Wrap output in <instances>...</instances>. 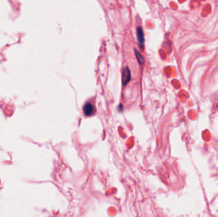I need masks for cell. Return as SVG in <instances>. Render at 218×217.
<instances>
[{"instance_id":"4","label":"cell","mask_w":218,"mask_h":217,"mask_svg":"<svg viewBox=\"0 0 218 217\" xmlns=\"http://www.w3.org/2000/svg\"><path fill=\"white\" fill-rule=\"evenodd\" d=\"M135 55H136V57H137V59L139 62L141 64H144L145 60H144V58L143 57V56H142V54L140 52H139L137 50H135Z\"/></svg>"},{"instance_id":"2","label":"cell","mask_w":218,"mask_h":217,"mask_svg":"<svg viewBox=\"0 0 218 217\" xmlns=\"http://www.w3.org/2000/svg\"><path fill=\"white\" fill-rule=\"evenodd\" d=\"M131 79V72L130 70H129L128 68L126 67L123 71V75H122V82L123 85L124 86H126L130 81Z\"/></svg>"},{"instance_id":"1","label":"cell","mask_w":218,"mask_h":217,"mask_svg":"<svg viewBox=\"0 0 218 217\" xmlns=\"http://www.w3.org/2000/svg\"><path fill=\"white\" fill-rule=\"evenodd\" d=\"M95 107L91 103H87L83 107V112L85 115L90 117L95 113Z\"/></svg>"},{"instance_id":"3","label":"cell","mask_w":218,"mask_h":217,"mask_svg":"<svg viewBox=\"0 0 218 217\" xmlns=\"http://www.w3.org/2000/svg\"><path fill=\"white\" fill-rule=\"evenodd\" d=\"M137 39L139 45L141 47H143L144 44V32L143 29L141 27L139 26L137 28Z\"/></svg>"}]
</instances>
